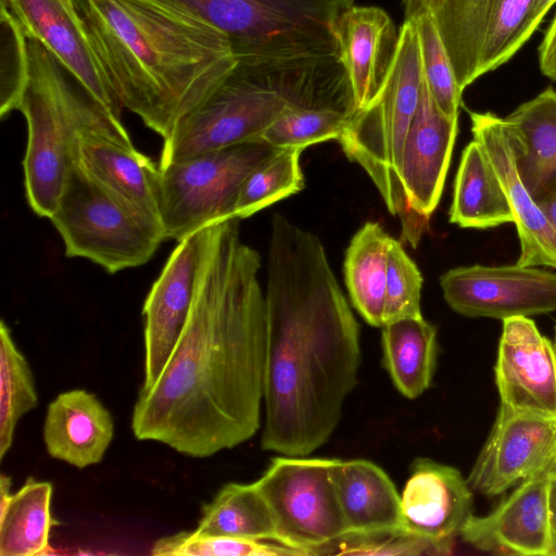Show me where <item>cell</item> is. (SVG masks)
<instances>
[{
    "label": "cell",
    "mask_w": 556,
    "mask_h": 556,
    "mask_svg": "<svg viewBox=\"0 0 556 556\" xmlns=\"http://www.w3.org/2000/svg\"><path fill=\"white\" fill-rule=\"evenodd\" d=\"M260 269L238 218L205 228L188 319L159 378L134 406L138 440L204 458L257 432L266 329Z\"/></svg>",
    "instance_id": "6da1fadb"
},
{
    "label": "cell",
    "mask_w": 556,
    "mask_h": 556,
    "mask_svg": "<svg viewBox=\"0 0 556 556\" xmlns=\"http://www.w3.org/2000/svg\"><path fill=\"white\" fill-rule=\"evenodd\" d=\"M264 451L308 456L339 425L361 366L359 326L320 239L275 214L265 291Z\"/></svg>",
    "instance_id": "7a4b0ae2"
},
{
    "label": "cell",
    "mask_w": 556,
    "mask_h": 556,
    "mask_svg": "<svg viewBox=\"0 0 556 556\" xmlns=\"http://www.w3.org/2000/svg\"><path fill=\"white\" fill-rule=\"evenodd\" d=\"M124 109L166 138L237 63L227 37L153 0H75Z\"/></svg>",
    "instance_id": "3957f363"
},
{
    "label": "cell",
    "mask_w": 556,
    "mask_h": 556,
    "mask_svg": "<svg viewBox=\"0 0 556 556\" xmlns=\"http://www.w3.org/2000/svg\"><path fill=\"white\" fill-rule=\"evenodd\" d=\"M334 78L319 59L237 60L222 83L163 139L159 167L240 142L262 139L289 108H318Z\"/></svg>",
    "instance_id": "277c9868"
},
{
    "label": "cell",
    "mask_w": 556,
    "mask_h": 556,
    "mask_svg": "<svg viewBox=\"0 0 556 556\" xmlns=\"http://www.w3.org/2000/svg\"><path fill=\"white\" fill-rule=\"evenodd\" d=\"M28 75L18 101L27 123L24 186L33 212H54L75 151L84 136H100L134 146L122 119L103 106L36 39L27 36Z\"/></svg>",
    "instance_id": "5b68a950"
},
{
    "label": "cell",
    "mask_w": 556,
    "mask_h": 556,
    "mask_svg": "<svg viewBox=\"0 0 556 556\" xmlns=\"http://www.w3.org/2000/svg\"><path fill=\"white\" fill-rule=\"evenodd\" d=\"M424 73L413 20L399 29L395 56L376 100L352 117L338 141L361 165L380 192L389 212L401 222L402 240L416 248L429 227L409 206L401 184L404 142L419 105Z\"/></svg>",
    "instance_id": "8992f818"
},
{
    "label": "cell",
    "mask_w": 556,
    "mask_h": 556,
    "mask_svg": "<svg viewBox=\"0 0 556 556\" xmlns=\"http://www.w3.org/2000/svg\"><path fill=\"white\" fill-rule=\"evenodd\" d=\"M223 33L237 60L340 54L337 26L354 0H153Z\"/></svg>",
    "instance_id": "52a82bcc"
},
{
    "label": "cell",
    "mask_w": 556,
    "mask_h": 556,
    "mask_svg": "<svg viewBox=\"0 0 556 556\" xmlns=\"http://www.w3.org/2000/svg\"><path fill=\"white\" fill-rule=\"evenodd\" d=\"M49 219L62 237L68 257L87 258L110 274L146 264L165 240L161 230L76 163Z\"/></svg>",
    "instance_id": "ba28073f"
},
{
    "label": "cell",
    "mask_w": 556,
    "mask_h": 556,
    "mask_svg": "<svg viewBox=\"0 0 556 556\" xmlns=\"http://www.w3.org/2000/svg\"><path fill=\"white\" fill-rule=\"evenodd\" d=\"M405 18L428 12L464 89L510 60L543 18L539 0H407Z\"/></svg>",
    "instance_id": "9c48e42d"
},
{
    "label": "cell",
    "mask_w": 556,
    "mask_h": 556,
    "mask_svg": "<svg viewBox=\"0 0 556 556\" xmlns=\"http://www.w3.org/2000/svg\"><path fill=\"white\" fill-rule=\"evenodd\" d=\"M280 149L254 139L159 167L164 239L179 242L212 224L235 218L243 181Z\"/></svg>",
    "instance_id": "30bf717a"
},
{
    "label": "cell",
    "mask_w": 556,
    "mask_h": 556,
    "mask_svg": "<svg viewBox=\"0 0 556 556\" xmlns=\"http://www.w3.org/2000/svg\"><path fill=\"white\" fill-rule=\"evenodd\" d=\"M336 458L275 457L255 481L276 529V543L303 555H320L349 533L331 477Z\"/></svg>",
    "instance_id": "8fae6325"
},
{
    "label": "cell",
    "mask_w": 556,
    "mask_h": 556,
    "mask_svg": "<svg viewBox=\"0 0 556 556\" xmlns=\"http://www.w3.org/2000/svg\"><path fill=\"white\" fill-rule=\"evenodd\" d=\"M546 470L556 472V415L501 404L467 478L472 491L497 496Z\"/></svg>",
    "instance_id": "7c38bea8"
},
{
    "label": "cell",
    "mask_w": 556,
    "mask_h": 556,
    "mask_svg": "<svg viewBox=\"0 0 556 556\" xmlns=\"http://www.w3.org/2000/svg\"><path fill=\"white\" fill-rule=\"evenodd\" d=\"M440 285L450 307L467 317L504 320L556 311V274L534 266L456 267Z\"/></svg>",
    "instance_id": "4fadbf2b"
},
{
    "label": "cell",
    "mask_w": 556,
    "mask_h": 556,
    "mask_svg": "<svg viewBox=\"0 0 556 556\" xmlns=\"http://www.w3.org/2000/svg\"><path fill=\"white\" fill-rule=\"evenodd\" d=\"M555 471L538 472L485 516L473 514L459 538L477 551L513 556H554L549 493Z\"/></svg>",
    "instance_id": "5bb4252c"
},
{
    "label": "cell",
    "mask_w": 556,
    "mask_h": 556,
    "mask_svg": "<svg viewBox=\"0 0 556 556\" xmlns=\"http://www.w3.org/2000/svg\"><path fill=\"white\" fill-rule=\"evenodd\" d=\"M205 228L178 242L146 298L142 309L144 378L140 391L152 388L188 319L199 275Z\"/></svg>",
    "instance_id": "9a60e30c"
},
{
    "label": "cell",
    "mask_w": 556,
    "mask_h": 556,
    "mask_svg": "<svg viewBox=\"0 0 556 556\" xmlns=\"http://www.w3.org/2000/svg\"><path fill=\"white\" fill-rule=\"evenodd\" d=\"M27 36L38 40L103 106L123 105L97 59L75 0H1Z\"/></svg>",
    "instance_id": "2e32d148"
},
{
    "label": "cell",
    "mask_w": 556,
    "mask_h": 556,
    "mask_svg": "<svg viewBox=\"0 0 556 556\" xmlns=\"http://www.w3.org/2000/svg\"><path fill=\"white\" fill-rule=\"evenodd\" d=\"M472 489L460 471L430 458H417L401 494L406 531L450 555L472 515Z\"/></svg>",
    "instance_id": "e0dca14e"
},
{
    "label": "cell",
    "mask_w": 556,
    "mask_h": 556,
    "mask_svg": "<svg viewBox=\"0 0 556 556\" xmlns=\"http://www.w3.org/2000/svg\"><path fill=\"white\" fill-rule=\"evenodd\" d=\"M494 378L502 405L556 415V352L529 317L503 320Z\"/></svg>",
    "instance_id": "ac0fdd59"
},
{
    "label": "cell",
    "mask_w": 556,
    "mask_h": 556,
    "mask_svg": "<svg viewBox=\"0 0 556 556\" xmlns=\"http://www.w3.org/2000/svg\"><path fill=\"white\" fill-rule=\"evenodd\" d=\"M473 139L491 161L514 215L520 242L518 265L556 268V233L519 175L514 136L505 117L470 112Z\"/></svg>",
    "instance_id": "d6986e66"
},
{
    "label": "cell",
    "mask_w": 556,
    "mask_h": 556,
    "mask_svg": "<svg viewBox=\"0 0 556 556\" xmlns=\"http://www.w3.org/2000/svg\"><path fill=\"white\" fill-rule=\"evenodd\" d=\"M457 129L458 118L439 110L424 79L419 105L404 142L400 176L410 208L427 223L443 191Z\"/></svg>",
    "instance_id": "ffe728a7"
},
{
    "label": "cell",
    "mask_w": 556,
    "mask_h": 556,
    "mask_svg": "<svg viewBox=\"0 0 556 556\" xmlns=\"http://www.w3.org/2000/svg\"><path fill=\"white\" fill-rule=\"evenodd\" d=\"M337 39L358 112L381 91L395 56L399 31L381 8L354 4L341 16Z\"/></svg>",
    "instance_id": "44dd1931"
},
{
    "label": "cell",
    "mask_w": 556,
    "mask_h": 556,
    "mask_svg": "<svg viewBox=\"0 0 556 556\" xmlns=\"http://www.w3.org/2000/svg\"><path fill=\"white\" fill-rule=\"evenodd\" d=\"M75 163L93 180L163 233L160 168L134 146L100 136H84ZM164 236V235H163Z\"/></svg>",
    "instance_id": "7402d4cb"
},
{
    "label": "cell",
    "mask_w": 556,
    "mask_h": 556,
    "mask_svg": "<svg viewBox=\"0 0 556 556\" xmlns=\"http://www.w3.org/2000/svg\"><path fill=\"white\" fill-rule=\"evenodd\" d=\"M113 437V417L93 393L62 392L47 407L43 441L55 459L79 469L99 464Z\"/></svg>",
    "instance_id": "603a6c76"
},
{
    "label": "cell",
    "mask_w": 556,
    "mask_h": 556,
    "mask_svg": "<svg viewBox=\"0 0 556 556\" xmlns=\"http://www.w3.org/2000/svg\"><path fill=\"white\" fill-rule=\"evenodd\" d=\"M331 477L348 534L406 531L401 495L379 466L366 459L336 458Z\"/></svg>",
    "instance_id": "cb8c5ba5"
},
{
    "label": "cell",
    "mask_w": 556,
    "mask_h": 556,
    "mask_svg": "<svg viewBox=\"0 0 556 556\" xmlns=\"http://www.w3.org/2000/svg\"><path fill=\"white\" fill-rule=\"evenodd\" d=\"M519 175L536 202L556 185V91L546 88L505 117Z\"/></svg>",
    "instance_id": "d4e9b609"
},
{
    "label": "cell",
    "mask_w": 556,
    "mask_h": 556,
    "mask_svg": "<svg viewBox=\"0 0 556 556\" xmlns=\"http://www.w3.org/2000/svg\"><path fill=\"white\" fill-rule=\"evenodd\" d=\"M11 478L0 476V556H36L52 553L50 531L59 522L51 514L53 486L31 477L14 494Z\"/></svg>",
    "instance_id": "484cf974"
},
{
    "label": "cell",
    "mask_w": 556,
    "mask_h": 556,
    "mask_svg": "<svg viewBox=\"0 0 556 556\" xmlns=\"http://www.w3.org/2000/svg\"><path fill=\"white\" fill-rule=\"evenodd\" d=\"M450 222L463 228L514 223L509 201L483 147L475 139L464 149L455 177Z\"/></svg>",
    "instance_id": "4316f807"
},
{
    "label": "cell",
    "mask_w": 556,
    "mask_h": 556,
    "mask_svg": "<svg viewBox=\"0 0 556 556\" xmlns=\"http://www.w3.org/2000/svg\"><path fill=\"white\" fill-rule=\"evenodd\" d=\"M392 237L375 222L365 223L345 251V286L354 308L372 327L384 325L388 253Z\"/></svg>",
    "instance_id": "83f0119b"
},
{
    "label": "cell",
    "mask_w": 556,
    "mask_h": 556,
    "mask_svg": "<svg viewBox=\"0 0 556 556\" xmlns=\"http://www.w3.org/2000/svg\"><path fill=\"white\" fill-rule=\"evenodd\" d=\"M383 364L397 391L416 399L431 384L437 363V329L420 317L382 327Z\"/></svg>",
    "instance_id": "f1b7e54d"
},
{
    "label": "cell",
    "mask_w": 556,
    "mask_h": 556,
    "mask_svg": "<svg viewBox=\"0 0 556 556\" xmlns=\"http://www.w3.org/2000/svg\"><path fill=\"white\" fill-rule=\"evenodd\" d=\"M198 533L276 542L269 506L256 483L225 484L202 507Z\"/></svg>",
    "instance_id": "f546056e"
},
{
    "label": "cell",
    "mask_w": 556,
    "mask_h": 556,
    "mask_svg": "<svg viewBox=\"0 0 556 556\" xmlns=\"http://www.w3.org/2000/svg\"><path fill=\"white\" fill-rule=\"evenodd\" d=\"M38 395L30 367L13 341L9 326L0 324V459L12 446L21 417L36 408Z\"/></svg>",
    "instance_id": "4dcf8cb0"
},
{
    "label": "cell",
    "mask_w": 556,
    "mask_h": 556,
    "mask_svg": "<svg viewBox=\"0 0 556 556\" xmlns=\"http://www.w3.org/2000/svg\"><path fill=\"white\" fill-rule=\"evenodd\" d=\"M304 149L281 148L257 166L243 181L238 193L233 217L243 219L293 195L304 188L300 156Z\"/></svg>",
    "instance_id": "1f68e13d"
},
{
    "label": "cell",
    "mask_w": 556,
    "mask_h": 556,
    "mask_svg": "<svg viewBox=\"0 0 556 556\" xmlns=\"http://www.w3.org/2000/svg\"><path fill=\"white\" fill-rule=\"evenodd\" d=\"M354 115L334 109L287 108L262 139L278 148H301L339 139Z\"/></svg>",
    "instance_id": "d6a6232c"
},
{
    "label": "cell",
    "mask_w": 556,
    "mask_h": 556,
    "mask_svg": "<svg viewBox=\"0 0 556 556\" xmlns=\"http://www.w3.org/2000/svg\"><path fill=\"white\" fill-rule=\"evenodd\" d=\"M417 30L424 79L439 110L450 118H458L463 90L428 12H420L412 18Z\"/></svg>",
    "instance_id": "836d02e7"
},
{
    "label": "cell",
    "mask_w": 556,
    "mask_h": 556,
    "mask_svg": "<svg viewBox=\"0 0 556 556\" xmlns=\"http://www.w3.org/2000/svg\"><path fill=\"white\" fill-rule=\"evenodd\" d=\"M152 555L166 556H301L299 552L263 541L224 535L180 532L157 540Z\"/></svg>",
    "instance_id": "e575fe53"
},
{
    "label": "cell",
    "mask_w": 556,
    "mask_h": 556,
    "mask_svg": "<svg viewBox=\"0 0 556 556\" xmlns=\"http://www.w3.org/2000/svg\"><path fill=\"white\" fill-rule=\"evenodd\" d=\"M0 117L16 110L28 75L27 35L5 3L0 14Z\"/></svg>",
    "instance_id": "d590c367"
},
{
    "label": "cell",
    "mask_w": 556,
    "mask_h": 556,
    "mask_svg": "<svg viewBox=\"0 0 556 556\" xmlns=\"http://www.w3.org/2000/svg\"><path fill=\"white\" fill-rule=\"evenodd\" d=\"M421 289V273L402 243L392 238L388 253L384 324L422 316Z\"/></svg>",
    "instance_id": "8d00e7d4"
},
{
    "label": "cell",
    "mask_w": 556,
    "mask_h": 556,
    "mask_svg": "<svg viewBox=\"0 0 556 556\" xmlns=\"http://www.w3.org/2000/svg\"><path fill=\"white\" fill-rule=\"evenodd\" d=\"M438 555L434 546L408 531L346 534L326 546L320 555Z\"/></svg>",
    "instance_id": "74e56055"
},
{
    "label": "cell",
    "mask_w": 556,
    "mask_h": 556,
    "mask_svg": "<svg viewBox=\"0 0 556 556\" xmlns=\"http://www.w3.org/2000/svg\"><path fill=\"white\" fill-rule=\"evenodd\" d=\"M539 65L544 76L556 81V13L539 48Z\"/></svg>",
    "instance_id": "f35d334b"
},
{
    "label": "cell",
    "mask_w": 556,
    "mask_h": 556,
    "mask_svg": "<svg viewBox=\"0 0 556 556\" xmlns=\"http://www.w3.org/2000/svg\"><path fill=\"white\" fill-rule=\"evenodd\" d=\"M536 204L556 233V185L551 187L538 201Z\"/></svg>",
    "instance_id": "ab89813d"
},
{
    "label": "cell",
    "mask_w": 556,
    "mask_h": 556,
    "mask_svg": "<svg viewBox=\"0 0 556 556\" xmlns=\"http://www.w3.org/2000/svg\"><path fill=\"white\" fill-rule=\"evenodd\" d=\"M551 531L553 540L554 556H556V476L552 480L549 493Z\"/></svg>",
    "instance_id": "60d3db41"
},
{
    "label": "cell",
    "mask_w": 556,
    "mask_h": 556,
    "mask_svg": "<svg viewBox=\"0 0 556 556\" xmlns=\"http://www.w3.org/2000/svg\"><path fill=\"white\" fill-rule=\"evenodd\" d=\"M556 3V0H539V13L542 18L545 17L547 12L552 9V7Z\"/></svg>",
    "instance_id": "b9f144b4"
},
{
    "label": "cell",
    "mask_w": 556,
    "mask_h": 556,
    "mask_svg": "<svg viewBox=\"0 0 556 556\" xmlns=\"http://www.w3.org/2000/svg\"><path fill=\"white\" fill-rule=\"evenodd\" d=\"M553 345H554V350H555V352H556V328H555V338H554Z\"/></svg>",
    "instance_id": "7bdbcfd3"
}]
</instances>
